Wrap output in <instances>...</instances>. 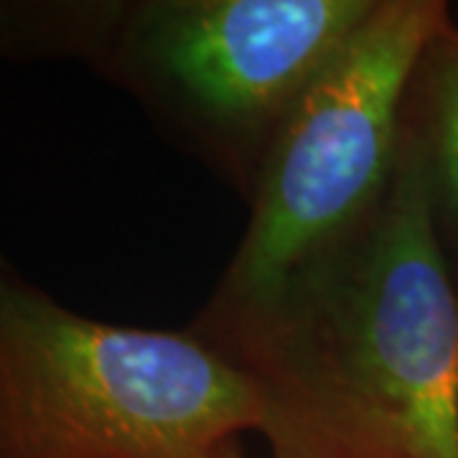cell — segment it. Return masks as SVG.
Segmentation results:
<instances>
[{
	"mask_svg": "<svg viewBox=\"0 0 458 458\" xmlns=\"http://www.w3.org/2000/svg\"><path fill=\"white\" fill-rule=\"evenodd\" d=\"M189 331L250 385L273 458H458V293L418 153L357 222Z\"/></svg>",
	"mask_w": 458,
	"mask_h": 458,
	"instance_id": "1",
	"label": "cell"
},
{
	"mask_svg": "<svg viewBox=\"0 0 458 458\" xmlns=\"http://www.w3.org/2000/svg\"><path fill=\"white\" fill-rule=\"evenodd\" d=\"M451 18L443 0H377L280 128L212 295L260 288L382 197L400 156L412 72Z\"/></svg>",
	"mask_w": 458,
	"mask_h": 458,
	"instance_id": "4",
	"label": "cell"
},
{
	"mask_svg": "<svg viewBox=\"0 0 458 458\" xmlns=\"http://www.w3.org/2000/svg\"><path fill=\"white\" fill-rule=\"evenodd\" d=\"M258 418L250 385L189 328L82 316L0 252V458H207Z\"/></svg>",
	"mask_w": 458,
	"mask_h": 458,
	"instance_id": "2",
	"label": "cell"
},
{
	"mask_svg": "<svg viewBox=\"0 0 458 458\" xmlns=\"http://www.w3.org/2000/svg\"><path fill=\"white\" fill-rule=\"evenodd\" d=\"M120 3L0 5V54L92 62Z\"/></svg>",
	"mask_w": 458,
	"mask_h": 458,
	"instance_id": "6",
	"label": "cell"
},
{
	"mask_svg": "<svg viewBox=\"0 0 458 458\" xmlns=\"http://www.w3.org/2000/svg\"><path fill=\"white\" fill-rule=\"evenodd\" d=\"M207 458H245V454H242L240 438H232V441H225L222 445H216Z\"/></svg>",
	"mask_w": 458,
	"mask_h": 458,
	"instance_id": "7",
	"label": "cell"
},
{
	"mask_svg": "<svg viewBox=\"0 0 458 458\" xmlns=\"http://www.w3.org/2000/svg\"><path fill=\"white\" fill-rule=\"evenodd\" d=\"M403 131L418 153L428 214L458 293V23L428 41L403 105Z\"/></svg>",
	"mask_w": 458,
	"mask_h": 458,
	"instance_id": "5",
	"label": "cell"
},
{
	"mask_svg": "<svg viewBox=\"0 0 458 458\" xmlns=\"http://www.w3.org/2000/svg\"><path fill=\"white\" fill-rule=\"evenodd\" d=\"M375 3H120L89 64L250 201L295 102Z\"/></svg>",
	"mask_w": 458,
	"mask_h": 458,
	"instance_id": "3",
	"label": "cell"
}]
</instances>
